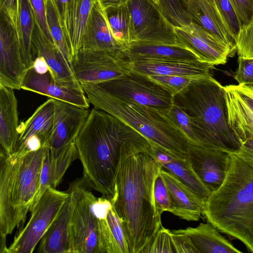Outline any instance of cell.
Wrapping results in <instances>:
<instances>
[{"label": "cell", "instance_id": "6da1fadb", "mask_svg": "<svg viewBox=\"0 0 253 253\" xmlns=\"http://www.w3.org/2000/svg\"><path fill=\"white\" fill-rule=\"evenodd\" d=\"M162 167L145 137L124 142L111 201L121 221L129 253H141L162 226L154 199Z\"/></svg>", "mask_w": 253, "mask_h": 253}, {"label": "cell", "instance_id": "7c38bea8", "mask_svg": "<svg viewBox=\"0 0 253 253\" xmlns=\"http://www.w3.org/2000/svg\"><path fill=\"white\" fill-rule=\"evenodd\" d=\"M88 188L74 210L69 228L70 253H102L99 220L93 209L96 197Z\"/></svg>", "mask_w": 253, "mask_h": 253}, {"label": "cell", "instance_id": "ee69618b", "mask_svg": "<svg viewBox=\"0 0 253 253\" xmlns=\"http://www.w3.org/2000/svg\"><path fill=\"white\" fill-rule=\"evenodd\" d=\"M33 9L35 17L41 29L47 38L53 41L50 35L47 20L45 0H29Z\"/></svg>", "mask_w": 253, "mask_h": 253}, {"label": "cell", "instance_id": "5bb4252c", "mask_svg": "<svg viewBox=\"0 0 253 253\" xmlns=\"http://www.w3.org/2000/svg\"><path fill=\"white\" fill-rule=\"evenodd\" d=\"M91 188L84 176L71 182L68 196L56 218L40 242L39 253H70L69 228L75 208L84 192Z\"/></svg>", "mask_w": 253, "mask_h": 253}, {"label": "cell", "instance_id": "2e32d148", "mask_svg": "<svg viewBox=\"0 0 253 253\" xmlns=\"http://www.w3.org/2000/svg\"><path fill=\"white\" fill-rule=\"evenodd\" d=\"M228 121L241 142L253 138V82L224 86Z\"/></svg>", "mask_w": 253, "mask_h": 253}, {"label": "cell", "instance_id": "d4e9b609", "mask_svg": "<svg viewBox=\"0 0 253 253\" xmlns=\"http://www.w3.org/2000/svg\"><path fill=\"white\" fill-rule=\"evenodd\" d=\"M150 144L151 153L162 169L173 174L205 202L211 192L198 177L189 160L178 159L155 145Z\"/></svg>", "mask_w": 253, "mask_h": 253}, {"label": "cell", "instance_id": "30bf717a", "mask_svg": "<svg viewBox=\"0 0 253 253\" xmlns=\"http://www.w3.org/2000/svg\"><path fill=\"white\" fill-rule=\"evenodd\" d=\"M127 4L130 15V43L143 42L179 45L174 27L152 0H127Z\"/></svg>", "mask_w": 253, "mask_h": 253}, {"label": "cell", "instance_id": "9a60e30c", "mask_svg": "<svg viewBox=\"0 0 253 253\" xmlns=\"http://www.w3.org/2000/svg\"><path fill=\"white\" fill-rule=\"evenodd\" d=\"M187 158L198 177L212 192L221 186L226 177L231 162V154L189 143Z\"/></svg>", "mask_w": 253, "mask_h": 253}, {"label": "cell", "instance_id": "f6af8a7d", "mask_svg": "<svg viewBox=\"0 0 253 253\" xmlns=\"http://www.w3.org/2000/svg\"><path fill=\"white\" fill-rule=\"evenodd\" d=\"M18 0H0V10L10 18L16 29L18 26Z\"/></svg>", "mask_w": 253, "mask_h": 253}, {"label": "cell", "instance_id": "7dc6e473", "mask_svg": "<svg viewBox=\"0 0 253 253\" xmlns=\"http://www.w3.org/2000/svg\"><path fill=\"white\" fill-rule=\"evenodd\" d=\"M32 68L37 73L39 74H44L49 72L50 70L45 59L40 55L35 57Z\"/></svg>", "mask_w": 253, "mask_h": 253}, {"label": "cell", "instance_id": "1f68e13d", "mask_svg": "<svg viewBox=\"0 0 253 253\" xmlns=\"http://www.w3.org/2000/svg\"><path fill=\"white\" fill-rule=\"evenodd\" d=\"M104 10L112 35L122 51L130 43V15L127 2Z\"/></svg>", "mask_w": 253, "mask_h": 253}, {"label": "cell", "instance_id": "b9f144b4", "mask_svg": "<svg viewBox=\"0 0 253 253\" xmlns=\"http://www.w3.org/2000/svg\"><path fill=\"white\" fill-rule=\"evenodd\" d=\"M170 235L176 253H198L189 237L178 230L170 231Z\"/></svg>", "mask_w": 253, "mask_h": 253}, {"label": "cell", "instance_id": "9c48e42d", "mask_svg": "<svg viewBox=\"0 0 253 253\" xmlns=\"http://www.w3.org/2000/svg\"><path fill=\"white\" fill-rule=\"evenodd\" d=\"M121 100L168 111L173 105V95L146 76L131 72L124 76L98 84Z\"/></svg>", "mask_w": 253, "mask_h": 253}, {"label": "cell", "instance_id": "4316f807", "mask_svg": "<svg viewBox=\"0 0 253 253\" xmlns=\"http://www.w3.org/2000/svg\"><path fill=\"white\" fill-rule=\"evenodd\" d=\"M54 109V99L49 98L40 105L28 119L19 125L15 151L33 136H38L41 140L42 147H46L52 130Z\"/></svg>", "mask_w": 253, "mask_h": 253}, {"label": "cell", "instance_id": "74e56055", "mask_svg": "<svg viewBox=\"0 0 253 253\" xmlns=\"http://www.w3.org/2000/svg\"><path fill=\"white\" fill-rule=\"evenodd\" d=\"M213 2L218 12L235 40L241 26L231 2L229 0H213Z\"/></svg>", "mask_w": 253, "mask_h": 253}, {"label": "cell", "instance_id": "e0dca14e", "mask_svg": "<svg viewBox=\"0 0 253 253\" xmlns=\"http://www.w3.org/2000/svg\"><path fill=\"white\" fill-rule=\"evenodd\" d=\"M174 31L178 44L193 52L201 61L214 66L224 64L232 54L227 46L196 24L176 27Z\"/></svg>", "mask_w": 253, "mask_h": 253}, {"label": "cell", "instance_id": "4fadbf2b", "mask_svg": "<svg viewBox=\"0 0 253 253\" xmlns=\"http://www.w3.org/2000/svg\"><path fill=\"white\" fill-rule=\"evenodd\" d=\"M28 70L22 57L16 27L0 10V85L20 90Z\"/></svg>", "mask_w": 253, "mask_h": 253}, {"label": "cell", "instance_id": "8992f818", "mask_svg": "<svg viewBox=\"0 0 253 253\" xmlns=\"http://www.w3.org/2000/svg\"><path fill=\"white\" fill-rule=\"evenodd\" d=\"M94 108L119 119L151 143L182 161L188 159L189 141L167 111L126 101L112 95L98 84L81 83Z\"/></svg>", "mask_w": 253, "mask_h": 253}, {"label": "cell", "instance_id": "7bdbcfd3", "mask_svg": "<svg viewBox=\"0 0 253 253\" xmlns=\"http://www.w3.org/2000/svg\"><path fill=\"white\" fill-rule=\"evenodd\" d=\"M238 67L234 76L238 84L253 82V58L238 57Z\"/></svg>", "mask_w": 253, "mask_h": 253}, {"label": "cell", "instance_id": "5b68a950", "mask_svg": "<svg viewBox=\"0 0 253 253\" xmlns=\"http://www.w3.org/2000/svg\"><path fill=\"white\" fill-rule=\"evenodd\" d=\"M189 116L200 146L235 155L242 143L228 124L224 86L211 76L193 81L173 97Z\"/></svg>", "mask_w": 253, "mask_h": 253}, {"label": "cell", "instance_id": "cb8c5ba5", "mask_svg": "<svg viewBox=\"0 0 253 253\" xmlns=\"http://www.w3.org/2000/svg\"><path fill=\"white\" fill-rule=\"evenodd\" d=\"M18 113L14 89L0 85V143L8 155L14 152L18 140Z\"/></svg>", "mask_w": 253, "mask_h": 253}, {"label": "cell", "instance_id": "e575fe53", "mask_svg": "<svg viewBox=\"0 0 253 253\" xmlns=\"http://www.w3.org/2000/svg\"><path fill=\"white\" fill-rule=\"evenodd\" d=\"M170 232L162 226L141 253H176Z\"/></svg>", "mask_w": 253, "mask_h": 253}, {"label": "cell", "instance_id": "4dcf8cb0", "mask_svg": "<svg viewBox=\"0 0 253 253\" xmlns=\"http://www.w3.org/2000/svg\"><path fill=\"white\" fill-rule=\"evenodd\" d=\"M17 32L23 61L29 70L35 59L32 37L35 24V16L29 0H18Z\"/></svg>", "mask_w": 253, "mask_h": 253}, {"label": "cell", "instance_id": "ba28073f", "mask_svg": "<svg viewBox=\"0 0 253 253\" xmlns=\"http://www.w3.org/2000/svg\"><path fill=\"white\" fill-rule=\"evenodd\" d=\"M68 193L50 187L31 210L30 218L14 237L6 253H31L56 218Z\"/></svg>", "mask_w": 253, "mask_h": 253}, {"label": "cell", "instance_id": "277c9868", "mask_svg": "<svg viewBox=\"0 0 253 253\" xmlns=\"http://www.w3.org/2000/svg\"><path fill=\"white\" fill-rule=\"evenodd\" d=\"M48 148L22 155L0 153V252L15 228H23L38 193L43 161Z\"/></svg>", "mask_w": 253, "mask_h": 253}, {"label": "cell", "instance_id": "f35d334b", "mask_svg": "<svg viewBox=\"0 0 253 253\" xmlns=\"http://www.w3.org/2000/svg\"><path fill=\"white\" fill-rule=\"evenodd\" d=\"M235 42L239 57L253 58V21L241 27Z\"/></svg>", "mask_w": 253, "mask_h": 253}, {"label": "cell", "instance_id": "f907efd6", "mask_svg": "<svg viewBox=\"0 0 253 253\" xmlns=\"http://www.w3.org/2000/svg\"><path fill=\"white\" fill-rule=\"evenodd\" d=\"M208 2H209L212 5H214L213 0H207Z\"/></svg>", "mask_w": 253, "mask_h": 253}, {"label": "cell", "instance_id": "44dd1931", "mask_svg": "<svg viewBox=\"0 0 253 253\" xmlns=\"http://www.w3.org/2000/svg\"><path fill=\"white\" fill-rule=\"evenodd\" d=\"M21 89L42 94L56 100L88 108L89 102L84 92L67 87L57 82L48 72L37 73L29 69L25 77Z\"/></svg>", "mask_w": 253, "mask_h": 253}, {"label": "cell", "instance_id": "52a82bcc", "mask_svg": "<svg viewBox=\"0 0 253 253\" xmlns=\"http://www.w3.org/2000/svg\"><path fill=\"white\" fill-rule=\"evenodd\" d=\"M53 99L52 130L46 147L49 149L51 173L61 177L78 158L75 140L90 111L88 108Z\"/></svg>", "mask_w": 253, "mask_h": 253}, {"label": "cell", "instance_id": "c3c4849f", "mask_svg": "<svg viewBox=\"0 0 253 253\" xmlns=\"http://www.w3.org/2000/svg\"><path fill=\"white\" fill-rule=\"evenodd\" d=\"M53 1L60 17L62 28H63L68 7L71 0H53Z\"/></svg>", "mask_w": 253, "mask_h": 253}, {"label": "cell", "instance_id": "7a4b0ae2", "mask_svg": "<svg viewBox=\"0 0 253 253\" xmlns=\"http://www.w3.org/2000/svg\"><path fill=\"white\" fill-rule=\"evenodd\" d=\"M143 137L114 116L93 108L75 140L84 170L91 188L111 199L122 144Z\"/></svg>", "mask_w": 253, "mask_h": 253}, {"label": "cell", "instance_id": "8d00e7d4", "mask_svg": "<svg viewBox=\"0 0 253 253\" xmlns=\"http://www.w3.org/2000/svg\"><path fill=\"white\" fill-rule=\"evenodd\" d=\"M146 76L169 91L173 97L188 87L193 81L199 79L179 76L155 75Z\"/></svg>", "mask_w": 253, "mask_h": 253}, {"label": "cell", "instance_id": "d590c367", "mask_svg": "<svg viewBox=\"0 0 253 253\" xmlns=\"http://www.w3.org/2000/svg\"><path fill=\"white\" fill-rule=\"evenodd\" d=\"M167 113L176 126L182 132L189 143L200 145L188 115L180 108L173 104Z\"/></svg>", "mask_w": 253, "mask_h": 253}, {"label": "cell", "instance_id": "681fc988", "mask_svg": "<svg viewBox=\"0 0 253 253\" xmlns=\"http://www.w3.org/2000/svg\"><path fill=\"white\" fill-rule=\"evenodd\" d=\"M104 10L110 7L118 6L127 2V0H98Z\"/></svg>", "mask_w": 253, "mask_h": 253}, {"label": "cell", "instance_id": "ffe728a7", "mask_svg": "<svg viewBox=\"0 0 253 253\" xmlns=\"http://www.w3.org/2000/svg\"><path fill=\"white\" fill-rule=\"evenodd\" d=\"M191 23L196 24L227 46L233 54L236 50L235 40L215 6L207 0H183Z\"/></svg>", "mask_w": 253, "mask_h": 253}, {"label": "cell", "instance_id": "ac0fdd59", "mask_svg": "<svg viewBox=\"0 0 253 253\" xmlns=\"http://www.w3.org/2000/svg\"><path fill=\"white\" fill-rule=\"evenodd\" d=\"M32 45L35 58L40 55L45 59L49 67V72L57 82L67 87L84 91L72 67L54 42L43 32L36 17Z\"/></svg>", "mask_w": 253, "mask_h": 253}, {"label": "cell", "instance_id": "484cf974", "mask_svg": "<svg viewBox=\"0 0 253 253\" xmlns=\"http://www.w3.org/2000/svg\"><path fill=\"white\" fill-rule=\"evenodd\" d=\"M121 52L128 59L199 60L193 52L179 45L133 42Z\"/></svg>", "mask_w": 253, "mask_h": 253}, {"label": "cell", "instance_id": "83f0119b", "mask_svg": "<svg viewBox=\"0 0 253 253\" xmlns=\"http://www.w3.org/2000/svg\"><path fill=\"white\" fill-rule=\"evenodd\" d=\"M96 0H71L63 31L73 58L78 51L87 20Z\"/></svg>", "mask_w": 253, "mask_h": 253}, {"label": "cell", "instance_id": "836d02e7", "mask_svg": "<svg viewBox=\"0 0 253 253\" xmlns=\"http://www.w3.org/2000/svg\"><path fill=\"white\" fill-rule=\"evenodd\" d=\"M158 1L161 12L174 28L184 27L191 23L183 0H158Z\"/></svg>", "mask_w": 253, "mask_h": 253}, {"label": "cell", "instance_id": "d6986e66", "mask_svg": "<svg viewBox=\"0 0 253 253\" xmlns=\"http://www.w3.org/2000/svg\"><path fill=\"white\" fill-rule=\"evenodd\" d=\"M127 60L131 72L145 76L168 75L201 78L211 76V72L214 66L200 60Z\"/></svg>", "mask_w": 253, "mask_h": 253}, {"label": "cell", "instance_id": "f1b7e54d", "mask_svg": "<svg viewBox=\"0 0 253 253\" xmlns=\"http://www.w3.org/2000/svg\"><path fill=\"white\" fill-rule=\"evenodd\" d=\"M178 230L189 237L198 253H242L209 223H201L196 227Z\"/></svg>", "mask_w": 253, "mask_h": 253}, {"label": "cell", "instance_id": "f546056e", "mask_svg": "<svg viewBox=\"0 0 253 253\" xmlns=\"http://www.w3.org/2000/svg\"><path fill=\"white\" fill-rule=\"evenodd\" d=\"M95 213L99 220L102 253H129L121 221L114 206L107 213Z\"/></svg>", "mask_w": 253, "mask_h": 253}, {"label": "cell", "instance_id": "ab89813d", "mask_svg": "<svg viewBox=\"0 0 253 253\" xmlns=\"http://www.w3.org/2000/svg\"><path fill=\"white\" fill-rule=\"evenodd\" d=\"M154 195L156 207L159 213L162 215L164 211L170 212L171 210L170 197L160 173L158 175L155 181Z\"/></svg>", "mask_w": 253, "mask_h": 253}, {"label": "cell", "instance_id": "603a6c76", "mask_svg": "<svg viewBox=\"0 0 253 253\" xmlns=\"http://www.w3.org/2000/svg\"><path fill=\"white\" fill-rule=\"evenodd\" d=\"M80 49L121 51L114 38L105 14L98 0L90 11Z\"/></svg>", "mask_w": 253, "mask_h": 253}, {"label": "cell", "instance_id": "60d3db41", "mask_svg": "<svg viewBox=\"0 0 253 253\" xmlns=\"http://www.w3.org/2000/svg\"><path fill=\"white\" fill-rule=\"evenodd\" d=\"M237 14L241 27L253 21V0H229Z\"/></svg>", "mask_w": 253, "mask_h": 253}, {"label": "cell", "instance_id": "bcb514c9", "mask_svg": "<svg viewBox=\"0 0 253 253\" xmlns=\"http://www.w3.org/2000/svg\"><path fill=\"white\" fill-rule=\"evenodd\" d=\"M235 155L253 168V138L243 142L240 150Z\"/></svg>", "mask_w": 253, "mask_h": 253}, {"label": "cell", "instance_id": "816d5d0a", "mask_svg": "<svg viewBox=\"0 0 253 253\" xmlns=\"http://www.w3.org/2000/svg\"><path fill=\"white\" fill-rule=\"evenodd\" d=\"M156 4H157L158 5V0H152Z\"/></svg>", "mask_w": 253, "mask_h": 253}, {"label": "cell", "instance_id": "d6a6232c", "mask_svg": "<svg viewBox=\"0 0 253 253\" xmlns=\"http://www.w3.org/2000/svg\"><path fill=\"white\" fill-rule=\"evenodd\" d=\"M45 2L46 20L52 40L67 62L72 67V56L63 33L56 5L53 0H45Z\"/></svg>", "mask_w": 253, "mask_h": 253}, {"label": "cell", "instance_id": "7402d4cb", "mask_svg": "<svg viewBox=\"0 0 253 253\" xmlns=\"http://www.w3.org/2000/svg\"><path fill=\"white\" fill-rule=\"evenodd\" d=\"M160 173L170 197V212L183 219L198 221L202 214L204 202L170 172L161 169Z\"/></svg>", "mask_w": 253, "mask_h": 253}, {"label": "cell", "instance_id": "8fae6325", "mask_svg": "<svg viewBox=\"0 0 253 253\" xmlns=\"http://www.w3.org/2000/svg\"><path fill=\"white\" fill-rule=\"evenodd\" d=\"M72 65L80 83L98 84L131 72L127 59L121 51L80 49L73 58Z\"/></svg>", "mask_w": 253, "mask_h": 253}, {"label": "cell", "instance_id": "3957f363", "mask_svg": "<svg viewBox=\"0 0 253 253\" xmlns=\"http://www.w3.org/2000/svg\"><path fill=\"white\" fill-rule=\"evenodd\" d=\"M202 214L219 231L239 240L253 253V168L231 154L226 177L204 202Z\"/></svg>", "mask_w": 253, "mask_h": 253}]
</instances>
